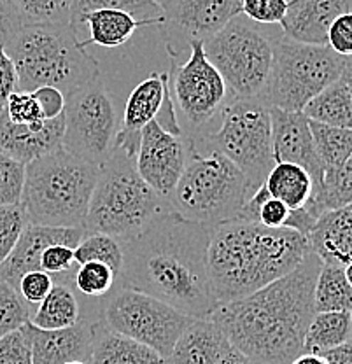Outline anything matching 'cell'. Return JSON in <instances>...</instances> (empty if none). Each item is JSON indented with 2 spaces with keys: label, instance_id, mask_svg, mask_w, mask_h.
I'll use <instances>...</instances> for the list:
<instances>
[{
  "label": "cell",
  "instance_id": "cell-11",
  "mask_svg": "<svg viewBox=\"0 0 352 364\" xmlns=\"http://www.w3.org/2000/svg\"><path fill=\"white\" fill-rule=\"evenodd\" d=\"M102 318L111 331L147 345L166 359L193 317L141 291L116 287L102 299Z\"/></svg>",
  "mask_w": 352,
  "mask_h": 364
},
{
  "label": "cell",
  "instance_id": "cell-14",
  "mask_svg": "<svg viewBox=\"0 0 352 364\" xmlns=\"http://www.w3.org/2000/svg\"><path fill=\"white\" fill-rule=\"evenodd\" d=\"M160 9L165 48L176 58L193 43H207L242 14V0H169Z\"/></svg>",
  "mask_w": 352,
  "mask_h": 364
},
{
  "label": "cell",
  "instance_id": "cell-13",
  "mask_svg": "<svg viewBox=\"0 0 352 364\" xmlns=\"http://www.w3.org/2000/svg\"><path fill=\"white\" fill-rule=\"evenodd\" d=\"M65 98L62 147L72 156L100 166L114 147L117 124L111 95L98 75Z\"/></svg>",
  "mask_w": 352,
  "mask_h": 364
},
{
  "label": "cell",
  "instance_id": "cell-56",
  "mask_svg": "<svg viewBox=\"0 0 352 364\" xmlns=\"http://www.w3.org/2000/svg\"><path fill=\"white\" fill-rule=\"evenodd\" d=\"M67 364H88V363H85V361H70V363H67Z\"/></svg>",
  "mask_w": 352,
  "mask_h": 364
},
{
  "label": "cell",
  "instance_id": "cell-24",
  "mask_svg": "<svg viewBox=\"0 0 352 364\" xmlns=\"http://www.w3.org/2000/svg\"><path fill=\"white\" fill-rule=\"evenodd\" d=\"M88 364H165V359L147 345L102 326Z\"/></svg>",
  "mask_w": 352,
  "mask_h": 364
},
{
  "label": "cell",
  "instance_id": "cell-6",
  "mask_svg": "<svg viewBox=\"0 0 352 364\" xmlns=\"http://www.w3.org/2000/svg\"><path fill=\"white\" fill-rule=\"evenodd\" d=\"M98 172L100 166L72 156L63 147L30 161L21 195L30 225L85 226Z\"/></svg>",
  "mask_w": 352,
  "mask_h": 364
},
{
  "label": "cell",
  "instance_id": "cell-9",
  "mask_svg": "<svg viewBox=\"0 0 352 364\" xmlns=\"http://www.w3.org/2000/svg\"><path fill=\"white\" fill-rule=\"evenodd\" d=\"M191 142L228 158L247 177L255 191L275 165L272 156L270 107L260 98L228 100L221 111L218 130L212 134L207 132Z\"/></svg>",
  "mask_w": 352,
  "mask_h": 364
},
{
  "label": "cell",
  "instance_id": "cell-47",
  "mask_svg": "<svg viewBox=\"0 0 352 364\" xmlns=\"http://www.w3.org/2000/svg\"><path fill=\"white\" fill-rule=\"evenodd\" d=\"M289 214L291 210L286 207V205L270 196L267 202L261 205L260 214H258V223L267 228H274V230H277V228H284L287 218H289Z\"/></svg>",
  "mask_w": 352,
  "mask_h": 364
},
{
  "label": "cell",
  "instance_id": "cell-2",
  "mask_svg": "<svg viewBox=\"0 0 352 364\" xmlns=\"http://www.w3.org/2000/svg\"><path fill=\"white\" fill-rule=\"evenodd\" d=\"M314 252L270 286L237 301L219 305L210 318L228 336L232 347L255 364H291L304 354L305 333L314 310L319 275Z\"/></svg>",
  "mask_w": 352,
  "mask_h": 364
},
{
  "label": "cell",
  "instance_id": "cell-23",
  "mask_svg": "<svg viewBox=\"0 0 352 364\" xmlns=\"http://www.w3.org/2000/svg\"><path fill=\"white\" fill-rule=\"evenodd\" d=\"M232 348L228 336L210 317L193 318L165 364H218Z\"/></svg>",
  "mask_w": 352,
  "mask_h": 364
},
{
  "label": "cell",
  "instance_id": "cell-17",
  "mask_svg": "<svg viewBox=\"0 0 352 364\" xmlns=\"http://www.w3.org/2000/svg\"><path fill=\"white\" fill-rule=\"evenodd\" d=\"M270 121L274 161L302 166L312 177L314 191H317L324 181V168L306 116L304 112H287L270 107Z\"/></svg>",
  "mask_w": 352,
  "mask_h": 364
},
{
  "label": "cell",
  "instance_id": "cell-35",
  "mask_svg": "<svg viewBox=\"0 0 352 364\" xmlns=\"http://www.w3.org/2000/svg\"><path fill=\"white\" fill-rule=\"evenodd\" d=\"M23 25H70V0H9Z\"/></svg>",
  "mask_w": 352,
  "mask_h": 364
},
{
  "label": "cell",
  "instance_id": "cell-5",
  "mask_svg": "<svg viewBox=\"0 0 352 364\" xmlns=\"http://www.w3.org/2000/svg\"><path fill=\"white\" fill-rule=\"evenodd\" d=\"M174 212L135 168V158L112 149L100 165L85 219L86 235L102 233L124 242L137 237L164 214Z\"/></svg>",
  "mask_w": 352,
  "mask_h": 364
},
{
  "label": "cell",
  "instance_id": "cell-30",
  "mask_svg": "<svg viewBox=\"0 0 352 364\" xmlns=\"http://www.w3.org/2000/svg\"><path fill=\"white\" fill-rule=\"evenodd\" d=\"M314 310L316 314L352 312V287L342 267H321L314 289Z\"/></svg>",
  "mask_w": 352,
  "mask_h": 364
},
{
  "label": "cell",
  "instance_id": "cell-34",
  "mask_svg": "<svg viewBox=\"0 0 352 364\" xmlns=\"http://www.w3.org/2000/svg\"><path fill=\"white\" fill-rule=\"evenodd\" d=\"M74 261L78 267L79 264L92 263V261L104 263L119 279L121 268H123V247H121L119 240L109 237V235H85V238L75 245Z\"/></svg>",
  "mask_w": 352,
  "mask_h": 364
},
{
  "label": "cell",
  "instance_id": "cell-36",
  "mask_svg": "<svg viewBox=\"0 0 352 364\" xmlns=\"http://www.w3.org/2000/svg\"><path fill=\"white\" fill-rule=\"evenodd\" d=\"M74 287L79 294L90 299H102L117 287L116 273L104 263L79 264L74 273Z\"/></svg>",
  "mask_w": 352,
  "mask_h": 364
},
{
  "label": "cell",
  "instance_id": "cell-38",
  "mask_svg": "<svg viewBox=\"0 0 352 364\" xmlns=\"http://www.w3.org/2000/svg\"><path fill=\"white\" fill-rule=\"evenodd\" d=\"M28 225V215L21 203L0 207V267L16 247L21 233Z\"/></svg>",
  "mask_w": 352,
  "mask_h": 364
},
{
  "label": "cell",
  "instance_id": "cell-31",
  "mask_svg": "<svg viewBox=\"0 0 352 364\" xmlns=\"http://www.w3.org/2000/svg\"><path fill=\"white\" fill-rule=\"evenodd\" d=\"M119 9L134 14L142 21L151 25H161V9L151 0H70V26L79 36L82 28V20L95 11Z\"/></svg>",
  "mask_w": 352,
  "mask_h": 364
},
{
  "label": "cell",
  "instance_id": "cell-37",
  "mask_svg": "<svg viewBox=\"0 0 352 364\" xmlns=\"http://www.w3.org/2000/svg\"><path fill=\"white\" fill-rule=\"evenodd\" d=\"M33 312L36 306L28 305L21 298L20 291L0 279V338L23 328L26 322H30Z\"/></svg>",
  "mask_w": 352,
  "mask_h": 364
},
{
  "label": "cell",
  "instance_id": "cell-53",
  "mask_svg": "<svg viewBox=\"0 0 352 364\" xmlns=\"http://www.w3.org/2000/svg\"><path fill=\"white\" fill-rule=\"evenodd\" d=\"M343 273H346L347 282H349L351 287H352V261H351V263H347L346 267H343Z\"/></svg>",
  "mask_w": 352,
  "mask_h": 364
},
{
  "label": "cell",
  "instance_id": "cell-22",
  "mask_svg": "<svg viewBox=\"0 0 352 364\" xmlns=\"http://www.w3.org/2000/svg\"><path fill=\"white\" fill-rule=\"evenodd\" d=\"M310 252L323 264L346 267L352 261V205L326 210L306 235Z\"/></svg>",
  "mask_w": 352,
  "mask_h": 364
},
{
  "label": "cell",
  "instance_id": "cell-41",
  "mask_svg": "<svg viewBox=\"0 0 352 364\" xmlns=\"http://www.w3.org/2000/svg\"><path fill=\"white\" fill-rule=\"evenodd\" d=\"M289 0H242V14L258 25H281Z\"/></svg>",
  "mask_w": 352,
  "mask_h": 364
},
{
  "label": "cell",
  "instance_id": "cell-12",
  "mask_svg": "<svg viewBox=\"0 0 352 364\" xmlns=\"http://www.w3.org/2000/svg\"><path fill=\"white\" fill-rule=\"evenodd\" d=\"M189 51L191 55L183 65H176L172 56L170 95L183 135L196 140L207 134L206 128L221 114L230 95L218 68L207 60L203 43H193Z\"/></svg>",
  "mask_w": 352,
  "mask_h": 364
},
{
  "label": "cell",
  "instance_id": "cell-48",
  "mask_svg": "<svg viewBox=\"0 0 352 364\" xmlns=\"http://www.w3.org/2000/svg\"><path fill=\"white\" fill-rule=\"evenodd\" d=\"M23 26L9 0H0V46H6Z\"/></svg>",
  "mask_w": 352,
  "mask_h": 364
},
{
  "label": "cell",
  "instance_id": "cell-46",
  "mask_svg": "<svg viewBox=\"0 0 352 364\" xmlns=\"http://www.w3.org/2000/svg\"><path fill=\"white\" fill-rule=\"evenodd\" d=\"M14 91H18L16 68L4 46H0V112L4 111L7 100Z\"/></svg>",
  "mask_w": 352,
  "mask_h": 364
},
{
  "label": "cell",
  "instance_id": "cell-40",
  "mask_svg": "<svg viewBox=\"0 0 352 364\" xmlns=\"http://www.w3.org/2000/svg\"><path fill=\"white\" fill-rule=\"evenodd\" d=\"M4 112L14 124H37L44 121L36 98L28 91H14L7 100Z\"/></svg>",
  "mask_w": 352,
  "mask_h": 364
},
{
  "label": "cell",
  "instance_id": "cell-29",
  "mask_svg": "<svg viewBox=\"0 0 352 364\" xmlns=\"http://www.w3.org/2000/svg\"><path fill=\"white\" fill-rule=\"evenodd\" d=\"M347 341H352L351 312H321L310 321L305 333L304 352L323 355Z\"/></svg>",
  "mask_w": 352,
  "mask_h": 364
},
{
  "label": "cell",
  "instance_id": "cell-21",
  "mask_svg": "<svg viewBox=\"0 0 352 364\" xmlns=\"http://www.w3.org/2000/svg\"><path fill=\"white\" fill-rule=\"evenodd\" d=\"M351 11L352 0H289L281 21L282 33L302 44L328 46L331 23Z\"/></svg>",
  "mask_w": 352,
  "mask_h": 364
},
{
  "label": "cell",
  "instance_id": "cell-15",
  "mask_svg": "<svg viewBox=\"0 0 352 364\" xmlns=\"http://www.w3.org/2000/svg\"><path fill=\"white\" fill-rule=\"evenodd\" d=\"M186 136L169 134L156 121H151L141 132L135 168L142 181L169 202L186 165Z\"/></svg>",
  "mask_w": 352,
  "mask_h": 364
},
{
  "label": "cell",
  "instance_id": "cell-55",
  "mask_svg": "<svg viewBox=\"0 0 352 364\" xmlns=\"http://www.w3.org/2000/svg\"><path fill=\"white\" fill-rule=\"evenodd\" d=\"M346 63H347V67H351V68H352V56H347V58H346Z\"/></svg>",
  "mask_w": 352,
  "mask_h": 364
},
{
  "label": "cell",
  "instance_id": "cell-45",
  "mask_svg": "<svg viewBox=\"0 0 352 364\" xmlns=\"http://www.w3.org/2000/svg\"><path fill=\"white\" fill-rule=\"evenodd\" d=\"M33 98H36L37 105H39L43 119H56L65 112V95L60 90L53 88V86H41L36 91H32Z\"/></svg>",
  "mask_w": 352,
  "mask_h": 364
},
{
  "label": "cell",
  "instance_id": "cell-50",
  "mask_svg": "<svg viewBox=\"0 0 352 364\" xmlns=\"http://www.w3.org/2000/svg\"><path fill=\"white\" fill-rule=\"evenodd\" d=\"M218 364H255V363H252L251 359L245 358V355L242 354V352H238L237 348L232 347L228 350V354H226Z\"/></svg>",
  "mask_w": 352,
  "mask_h": 364
},
{
  "label": "cell",
  "instance_id": "cell-52",
  "mask_svg": "<svg viewBox=\"0 0 352 364\" xmlns=\"http://www.w3.org/2000/svg\"><path fill=\"white\" fill-rule=\"evenodd\" d=\"M343 81V85L349 88V91L352 93V68L346 65V70L342 72V77H340Z\"/></svg>",
  "mask_w": 352,
  "mask_h": 364
},
{
  "label": "cell",
  "instance_id": "cell-16",
  "mask_svg": "<svg viewBox=\"0 0 352 364\" xmlns=\"http://www.w3.org/2000/svg\"><path fill=\"white\" fill-rule=\"evenodd\" d=\"M104 324L102 306L85 312L78 324L65 329H39L26 322L23 329L32 345V364L90 363L95 340Z\"/></svg>",
  "mask_w": 352,
  "mask_h": 364
},
{
  "label": "cell",
  "instance_id": "cell-28",
  "mask_svg": "<svg viewBox=\"0 0 352 364\" xmlns=\"http://www.w3.org/2000/svg\"><path fill=\"white\" fill-rule=\"evenodd\" d=\"M304 114L306 119L316 123L352 130V93L338 79L312 98L305 105Z\"/></svg>",
  "mask_w": 352,
  "mask_h": 364
},
{
  "label": "cell",
  "instance_id": "cell-57",
  "mask_svg": "<svg viewBox=\"0 0 352 364\" xmlns=\"http://www.w3.org/2000/svg\"><path fill=\"white\" fill-rule=\"evenodd\" d=\"M351 318H352V312H351Z\"/></svg>",
  "mask_w": 352,
  "mask_h": 364
},
{
  "label": "cell",
  "instance_id": "cell-19",
  "mask_svg": "<svg viewBox=\"0 0 352 364\" xmlns=\"http://www.w3.org/2000/svg\"><path fill=\"white\" fill-rule=\"evenodd\" d=\"M82 228H51L28 225L21 233L16 247L0 267V279L18 289L21 277L28 272L41 270V257L51 245L74 247L85 238Z\"/></svg>",
  "mask_w": 352,
  "mask_h": 364
},
{
  "label": "cell",
  "instance_id": "cell-42",
  "mask_svg": "<svg viewBox=\"0 0 352 364\" xmlns=\"http://www.w3.org/2000/svg\"><path fill=\"white\" fill-rule=\"evenodd\" d=\"M0 364H32V345L23 328L0 338Z\"/></svg>",
  "mask_w": 352,
  "mask_h": 364
},
{
  "label": "cell",
  "instance_id": "cell-8",
  "mask_svg": "<svg viewBox=\"0 0 352 364\" xmlns=\"http://www.w3.org/2000/svg\"><path fill=\"white\" fill-rule=\"evenodd\" d=\"M346 65V58L329 46L275 39L270 75L260 100L281 111L304 112L312 98L342 77Z\"/></svg>",
  "mask_w": 352,
  "mask_h": 364
},
{
  "label": "cell",
  "instance_id": "cell-1",
  "mask_svg": "<svg viewBox=\"0 0 352 364\" xmlns=\"http://www.w3.org/2000/svg\"><path fill=\"white\" fill-rule=\"evenodd\" d=\"M210 235L212 226L176 212L164 214L137 237L121 242L117 287L154 296L188 317H210L219 306L207 264Z\"/></svg>",
  "mask_w": 352,
  "mask_h": 364
},
{
  "label": "cell",
  "instance_id": "cell-43",
  "mask_svg": "<svg viewBox=\"0 0 352 364\" xmlns=\"http://www.w3.org/2000/svg\"><path fill=\"white\" fill-rule=\"evenodd\" d=\"M53 286H55L53 275H49V273L43 270H36L25 273V275L21 277L20 284H18V291H20L21 298H23L28 305L37 306L49 294Z\"/></svg>",
  "mask_w": 352,
  "mask_h": 364
},
{
  "label": "cell",
  "instance_id": "cell-10",
  "mask_svg": "<svg viewBox=\"0 0 352 364\" xmlns=\"http://www.w3.org/2000/svg\"><path fill=\"white\" fill-rule=\"evenodd\" d=\"M275 39L244 14L233 18L221 32L203 43L207 60L218 68L230 98H260L274 60Z\"/></svg>",
  "mask_w": 352,
  "mask_h": 364
},
{
  "label": "cell",
  "instance_id": "cell-51",
  "mask_svg": "<svg viewBox=\"0 0 352 364\" xmlns=\"http://www.w3.org/2000/svg\"><path fill=\"white\" fill-rule=\"evenodd\" d=\"M291 364H328L326 359L319 354H312V352H304L298 355Z\"/></svg>",
  "mask_w": 352,
  "mask_h": 364
},
{
  "label": "cell",
  "instance_id": "cell-49",
  "mask_svg": "<svg viewBox=\"0 0 352 364\" xmlns=\"http://www.w3.org/2000/svg\"><path fill=\"white\" fill-rule=\"evenodd\" d=\"M323 358L326 359L328 364H352V341L324 352Z\"/></svg>",
  "mask_w": 352,
  "mask_h": 364
},
{
  "label": "cell",
  "instance_id": "cell-18",
  "mask_svg": "<svg viewBox=\"0 0 352 364\" xmlns=\"http://www.w3.org/2000/svg\"><path fill=\"white\" fill-rule=\"evenodd\" d=\"M170 95V74L166 72H153L135 86L124 105V116L121 128L116 132L114 147L123 151L128 156L137 158L141 132L147 123L156 119L161 107Z\"/></svg>",
  "mask_w": 352,
  "mask_h": 364
},
{
  "label": "cell",
  "instance_id": "cell-54",
  "mask_svg": "<svg viewBox=\"0 0 352 364\" xmlns=\"http://www.w3.org/2000/svg\"><path fill=\"white\" fill-rule=\"evenodd\" d=\"M151 2H154L156 6H164V4L169 2V0H151Z\"/></svg>",
  "mask_w": 352,
  "mask_h": 364
},
{
  "label": "cell",
  "instance_id": "cell-33",
  "mask_svg": "<svg viewBox=\"0 0 352 364\" xmlns=\"http://www.w3.org/2000/svg\"><path fill=\"white\" fill-rule=\"evenodd\" d=\"M343 205H352V156L342 168L324 173V181L312 198L305 205L310 214L319 215L326 210L340 208Z\"/></svg>",
  "mask_w": 352,
  "mask_h": 364
},
{
  "label": "cell",
  "instance_id": "cell-25",
  "mask_svg": "<svg viewBox=\"0 0 352 364\" xmlns=\"http://www.w3.org/2000/svg\"><path fill=\"white\" fill-rule=\"evenodd\" d=\"M75 293L70 284L55 282L49 294L36 306L30 324L39 329H65L78 324L85 316V305Z\"/></svg>",
  "mask_w": 352,
  "mask_h": 364
},
{
  "label": "cell",
  "instance_id": "cell-4",
  "mask_svg": "<svg viewBox=\"0 0 352 364\" xmlns=\"http://www.w3.org/2000/svg\"><path fill=\"white\" fill-rule=\"evenodd\" d=\"M4 49L16 68L18 91L53 86L67 97L100 75L70 25H23Z\"/></svg>",
  "mask_w": 352,
  "mask_h": 364
},
{
  "label": "cell",
  "instance_id": "cell-26",
  "mask_svg": "<svg viewBox=\"0 0 352 364\" xmlns=\"http://www.w3.org/2000/svg\"><path fill=\"white\" fill-rule=\"evenodd\" d=\"M149 21H142L134 14L119 9L95 11L82 20V26H88L90 39L82 41V46L97 44L102 48H121L132 39L137 28L149 26Z\"/></svg>",
  "mask_w": 352,
  "mask_h": 364
},
{
  "label": "cell",
  "instance_id": "cell-32",
  "mask_svg": "<svg viewBox=\"0 0 352 364\" xmlns=\"http://www.w3.org/2000/svg\"><path fill=\"white\" fill-rule=\"evenodd\" d=\"M309 123L324 173L342 168L352 156V130L328 127L310 119Z\"/></svg>",
  "mask_w": 352,
  "mask_h": 364
},
{
  "label": "cell",
  "instance_id": "cell-3",
  "mask_svg": "<svg viewBox=\"0 0 352 364\" xmlns=\"http://www.w3.org/2000/svg\"><path fill=\"white\" fill-rule=\"evenodd\" d=\"M310 252L305 235L256 221L221 223L212 228L207 264L219 305L237 301L291 273Z\"/></svg>",
  "mask_w": 352,
  "mask_h": 364
},
{
  "label": "cell",
  "instance_id": "cell-27",
  "mask_svg": "<svg viewBox=\"0 0 352 364\" xmlns=\"http://www.w3.org/2000/svg\"><path fill=\"white\" fill-rule=\"evenodd\" d=\"M265 188L272 198L279 200L289 210L305 207L312 198V177L293 163H275L265 179Z\"/></svg>",
  "mask_w": 352,
  "mask_h": 364
},
{
  "label": "cell",
  "instance_id": "cell-39",
  "mask_svg": "<svg viewBox=\"0 0 352 364\" xmlns=\"http://www.w3.org/2000/svg\"><path fill=\"white\" fill-rule=\"evenodd\" d=\"M25 166L23 163L0 153V207L21 203Z\"/></svg>",
  "mask_w": 352,
  "mask_h": 364
},
{
  "label": "cell",
  "instance_id": "cell-20",
  "mask_svg": "<svg viewBox=\"0 0 352 364\" xmlns=\"http://www.w3.org/2000/svg\"><path fill=\"white\" fill-rule=\"evenodd\" d=\"M65 116L37 124H14L0 112V153L28 165L33 159L62 149Z\"/></svg>",
  "mask_w": 352,
  "mask_h": 364
},
{
  "label": "cell",
  "instance_id": "cell-44",
  "mask_svg": "<svg viewBox=\"0 0 352 364\" xmlns=\"http://www.w3.org/2000/svg\"><path fill=\"white\" fill-rule=\"evenodd\" d=\"M328 46L336 55L352 56V11L340 14L328 30Z\"/></svg>",
  "mask_w": 352,
  "mask_h": 364
},
{
  "label": "cell",
  "instance_id": "cell-7",
  "mask_svg": "<svg viewBox=\"0 0 352 364\" xmlns=\"http://www.w3.org/2000/svg\"><path fill=\"white\" fill-rule=\"evenodd\" d=\"M252 193L247 177L228 158L188 140L186 165L169 203L181 218L214 228L240 219Z\"/></svg>",
  "mask_w": 352,
  "mask_h": 364
}]
</instances>
